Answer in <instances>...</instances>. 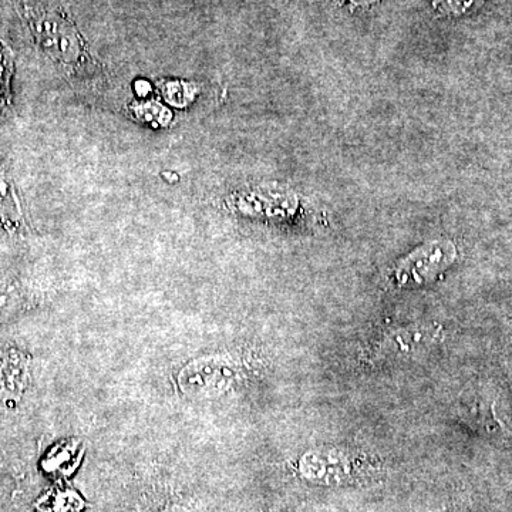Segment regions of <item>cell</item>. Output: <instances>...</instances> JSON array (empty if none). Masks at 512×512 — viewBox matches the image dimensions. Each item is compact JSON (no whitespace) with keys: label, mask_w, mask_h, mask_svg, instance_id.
<instances>
[{"label":"cell","mask_w":512,"mask_h":512,"mask_svg":"<svg viewBox=\"0 0 512 512\" xmlns=\"http://www.w3.org/2000/svg\"><path fill=\"white\" fill-rule=\"evenodd\" d=\"M350 2L356 6H367L370 5V3L376 2V0H350Z\"/></svg>","instance_id":"obj_5"},{"label":"cell","mask_w":512,"mask_h":512,"mask_svg":"<svg viewBox=\"0 0 512 512\" xmlns=\"http://www.w3.org/2000/svg\"><path fill=\"white\" fill-rule=\"evenodd\" d=\"M441 2H443V9L453 15H461L478 5V0H441Z\"/></svg>","instance_id":"obj_4"},{"label":"cell","mask_w":512,"mask_h":512,"mask_svg":"<svg viewBox=\"0 0 512 512\" xmlns=\"http://www.w3.org/2000/svg\"><path fill=\"white\" fill-rule=\"evenodd\" d=\"M457 258L456 247L448 241L431 242L407 256L394 271L397 285L414 288L433 281Z\"/></svg>","instance_id":"obj_2"},{"label":"cell","mask_w":512,"mask_h":512,"mask_svg":"<svg viewBox=\"0 0 512 512\" xmlns=\"http://www.w3.org/2000/svg\"><path fill=\"white\" fill-rule=\"evenodd\" d=\"M237 370L225 357L208 356L194 360L178 376L181 390L192 399H210L227 392Z\"/></svg>","instance_id":"obj_1"},{"label":"cell","mask_w":512,"mask_h":512,"mask_svg":"<svg viewBox=\"0 0 512 512\" xmlns=\"http://www.w3.org/2000/svg\"><path fill=\"white\" fill-rule=\"evenodd\" d=\"M37 35L43 45L49 49H56L60 55H74L80 53V42L77 33L70 30L69 23L60 20H42L39 22Z\"/></svg>","instance_id":"obj_3"},{"label":"cell","mask_w":512,"mask_h":512,"mask_svg":"<svg viewBox=\"0 0 512 512\" xmlns=\"http://www.w3.org/2000/svg\"><path fill=\"white\" fill-rule=\"evenodd\" d=\"M164 512H188V511L184 510V508L173 507V508H168V510H165Z\"/></svg>","instance_id":"obj_6"}]
</instances>
